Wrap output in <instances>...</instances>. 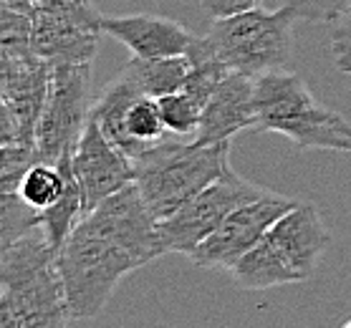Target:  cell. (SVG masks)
I'll use <instances>...</instances> for the list:
<instances>
[{"mask_svg":"<svg viewBox=\"0 0 351 328\" xmlns=\"http://www.w3.org/2000/svg\"><path fill=\"white\" fill-rule=\"evenodd\" d=\"M343 326H346V328H351V318H346V320H343Z\"/></svg>","mask_w":351,"mask_h":328,"instance_id":"4316f807","label":"cell"},{"mask_svg":"<svg viewBox=\"0 0 351 328\" xmlns=\"http://www.w3.org/2000/svg\"><path fill=\"white\" fill-rule=\"evenodd\" d=\"M263 0H199V8L205 10L208 18H228L235 13H245V10L261 8Z\"/></svg>","mask_w":351,"mask_h":328,"instance_id":"d4e9b609","label":"cell"},{"mask_svg":"<svg viewBox=\"0 0 351 328\" xmlns=\"http://www.w3.org/2000/svg\"><path fill=\"white\" fill-rule=\"evenodd\" d=\"M263 192L265 187L247 182L235 169L228 167L215 182H210L202 192H197L187 205L177 210L175 215L157 223L165 255L167 253L190 255L232 210L240 207L243 202L256 200Z\"/></svg>","mask_w":351,"mask_h":328,"instance_id":"ba28073f","label":"cell"},{"mask_svg":"<svg viewBox=\"0 0 351 328\" xmlns=\"http://www.w3.org/2000/svg\"><path fill=\"white\" fill-rule=\"evenodd\" d=\"M165 255L157 220L136 184H127L81 215L56 253L71 320L99 316L129 273Z\"/></svg>","mask_w":351,"mask_h":328,"instance_id":"6da1fadb","label":"cell"},{"mask_svg":"<svg viewBox=\"0 0 351 328\" xmlns=\"http://www.w3.org/2000/svg\"><path fill=\"white\" fill-rule=\"evenodd\" d=\"M69 169L71 160L61 164H48V162H36L25 172L23 182L18 187V197L31 205L33 210H46L64 194L66 182H69Z\"/></svg>","mask_w":351,"mask_h":328,"instance_id":"2e32d148","label":"cell"},{"mask_svg":"<svg viewBox=\"0 0 351 328\" xmlns=\"http://www.w3.org/2000/svg\"><path fill=\"white\" fill-rule=\"evenodd\" d=\"M349 147H351V121H349Z\"/></svg>","mask_w":351,"mask_h":328,"instance_id":"83f0119b","label":"cell"},{"mask_svg":"<svg viewBox=\"0 0 351 328\" xmlns=\"http://www.w3.org/2000/svg\"><path fill=\"white\" fill-rule=\"evenodd\" d=\"M0 46L13 51L31 49V13L0 8Z\"/></svg>","mask_w":351,"mask_h":328,"instance_id":"603a6c76","label":"cell"},{"mask_svg":"<svg viewBox=\"0 0 351 328\" xmlns=\"http://www.w3.org/2000/svg\"><path fill=\"white\" fill-rule=\"evenodd\" d=\"M91 116L129 160H136L167 136L157 99L142 94L124 68L91 104Z\"/></svg>","mask_w":351,"mask_h":328,"instance_id":"9c48e42d","label":"cell"},{"mask_svg":"<svg viewBox=\"0 0 351 328\" xmlns=\"http://www.w3.org/2000/svg\"><path fill=\"white\" fill-rule=\"evenodd\" d=\"M36 225H38V210L25 205L18 194H0V253L8 250Z\"/></svg>","mask_w":351,"mask_h":328,"instance_id":"d6986e66","label":"cell"},{"mask_svg":"<svg viewBox=\"0 0 351 328\" xmlns=\"http://www.w3.org/2000/svg\"><path fill=\"white\" fill-rule=\"evenodd\" d=\"M101 33L119 40L139 58H169L187 56L195 43V33H190L180 21L152 13L139 16H101Z\"/></svg>","mask_w":351,"mask_h":328,"instance_id":"4fadbf2b","label":"cell"},{"mask_svg":"<svg viewBox=\"0 0 351 328\" xmlns=\"http://www.w3.org/2000/svg\"><path fill=\"white\" fill-rule=\"evenodd\" d=\"M124 71L134 79V84L142 88V94L152 99H160L165 94L180 91L184 86L190 58L187 56H169V58H139L134 56L124 66Z\"/></svg>","mask_w":351,"mask_h":328,"instance_id":"9a60e30c","label":"cell"},{"mask_svg":"<svg viewBox=\"0 0 351 328\" xmlns=\"http://www.w3.org/2000/svg\"><path fill=\"white\" fill-rule=\"evenodd\" d=\"M293 197L273 190H265L261 197L250 202H243L235 207L215 230L210 232L197 248L192 250L190 260L197 268L208 270H230L247 250L253 248L265 232L271 230V225L278 220L283 212L293 207Z\"/></svg>","mask_w":351,"mask_h":328,"instance_id":"30bf717a","label":"cell"},{"mask_svg":"<svg viewBox=\"0 0 351 328\" xmlns=\"http://www.w3.org/2000/svg\"><path fill=\"white\" fill-rule=\"evenodd\" d=\"M134 162V184L152 217L167 220L230 167V142L162 139Z\"/></svg>","mask_w":351,"mask_h":328,"instance_id":"277c9868","label":"cell"},{"mask_svg":"<svg viewBox=\"0 0 351 328\" xmlns=\"http://www.w3.org/2000/svg\"><path fill=\"white\" fill-rule=\"evenodd\" d=\"M288 5L295 10V16L301 18V21L331 23L339 0H288Z\"/></svg>","mask_w":351,"mask_h":328,"instance_id":"cb8c5ba5","label":"cell"},{"mask_svg":"<svg viewBox=\"0 0 351 328\" xmlns=\"http://www.w3.org/2000/svg\"><path fill=\"white\" fill-rule=\"evenodd\" d=\"M91 64L53 66L40 109L33 147L38 162H69L91 116Z\"/></svg>","mask_w":351,"mask_h":328,"instance_id":"52a82bcc","label":"cell"},{"mask_svg":"<svg viewBox=\"0 0 351 328\" xmlns=\"http://www.w3.org/2000/svg\"><path fill=\"white\" fill-rule=\"evenodd\" d=\"M0 8L18 10V13H33V0H0Z\"/></svg>","mask_w":351,"mask_h":328,"instance_id":"484cf974","label":"cell"},{"mask_svg":"<svg viewBox=\"0 0 351 328\" xmlns=\"http://www.w3.org/2000/svg\"><path fill=\"white\" fill-rule=\"evenodd\" d=\"M328 242L331 232L319 207L295 202L228 273L245 290L304 283L316 273Z\"/></svg>","mask_w":351,"mask_h":328,"instance_id":"3957f363","label":"cell"},{"mask_svg":"<svg viewBox=\"0 0 351 328\" xmlns=\"http://www.w3.org/2000/svg\"><path fill=\"white\" fill-rule=\"evenodd\" d=\"M38 162L36 147L23 142L0 144V194H18L25 172Z\"/></svg>","mask_w":351,"mask_h":328,"instance_id":"ffe728a7","label":"cell"},{"mask_svg":"<svg viewBox=\"0 0 351 328\" xmlns=\"http://www.w3.org/2000/svg\"><path fill=\"white\" fill-rule=\"evenodd\" d=\"M157 106H160V116L167 134L195 139L199 116H202V104L192 97L190 91L180 88V91H172V94H165V97L157 99Z\"/></svg>","mask_w":351,"mask_h":328,"instance_id":"ac0fdd59","label":"cell"},{"mask_svg":"<svg viewBox=\"0 0 351 328\" xmlns=\"http://www.w3.org/2000/svg\"><path fill=\"white\" fill-rule=\"evenodd\" d=\"M73 323L64 280L40 225L0 253V328H64Z\"/></svg>","mask_w":351,"mask_h":328,"instance_id":"7a4b0ae2","label":"cell"},{"mask_svg":"<svg viewBox=\"0 0 351 328\" xmlns=\"http://www.w3.org/2000/svg\"><path fill=\"white\" fill-rule=\"evenodd\" d=\"M81 215H84V207H81V192L79 184H76V177L69 169V182H66L64 194L58 197L51 207L40 210L38 212V225L46 232L51 248L56 250L64 245V240L69 238V232L73 230V225L79 223Z\"/></svg>","mask_w":351,"mask_h":328,"instance_id":"e0dca14e","label":"cell"},{"mask_svg":"<svg viewBox=\"0 0 351 328\" xmlns=\"http://www.w3.org/2000/svg\"><path fill=\"white\" fill-rule=\"evenodd\" d=\"M253 131L283 134L301 149L351 152L349 119L321 104L308 84L291 68L268 71L256 79Z\"/></svg>","mask_w":351,"mask_h":328,"instance_id":"5b68a950","label":"cell"},{"mask_svg":"<svg viewBox=\"0 0 351 328\" xmlns=\"http://www.w3.org/2000/svg\"><path fill=\"white\" fill-rule=\"evenodd\" d=\"M71 172L81 192L84 215L134 182V162L101 131L94 116H88L71 154Z\"/></svg>","mask_w":351,"mask_h":328,"instance_id":"8fae6325","label":"cell"},{"mask_svg":"<svg viewBox=\"0 0 351 328\" xmlns=\"http://www.w3.org/2000/svg\"><path fill=\"white\" fill-rule=\"evenodd\" d=\"M33 10L101 31V13L94 8L91 0H33Z\"/></svg>","mask_w":351,"mask_h":328,"instance_id":"44dd1931","label":"cell"},{"mask_svg":"<svg viewBox=\"0 0 351 328\" xmlns=\"http://www.w3.org/2000/svg\"><path fill=\"white\" fill-rule=\"evenodd\" d=\"M101 31L48 16L40 10L31 13V51L40 61L53 66L94 64Z\"/></svg>","mask_w":351,"mask_h":328,"instance_id":"5bb4252c","label":"cell"},{"mask_svg":"<svg viewBox=\"0 0 351 328\" xmlns=\"http://www.w3.org/2000/svg\"><path fill=\"white\" fill-rule=\"evenodd\" d=\"M328 25H331V56L336 68L351 76V0H339Z\"/></svg>","mask_w":351,"mask_h":328,"instance_id":"7402d4cb","label":"cell"},{"mask_svg":"<svg viewBox=\"0 0 351 328\" xmlns=\"http://www.w3.org/2000/svg\"><path fill=\"white\" fill-rule=\"evenodd\" d=\"M256 127V79L245 73H225L202 106L195 142L215 144L232 142V136Z\"/></svg>","mask_w":351,"mask_h":328,"instance_id":"7c38bea8","label":"cell"},{"mask_svg":"<svg viewBox=\"0 0 351 328\" xmlns=\"http://www.w3.org/2000/svg\"><path fill=\"white\" fill-rule=\"evenodd\" d=\"M298 21L291 5L278 10L253 8L228 18H215L199 46L228 71L258 79L268 71L288 68L293 61V25Z\"/></svg>","mask_w":351,"mask_h":328,"instance_id":"8992f818","label":"cell"}]
</instances>
